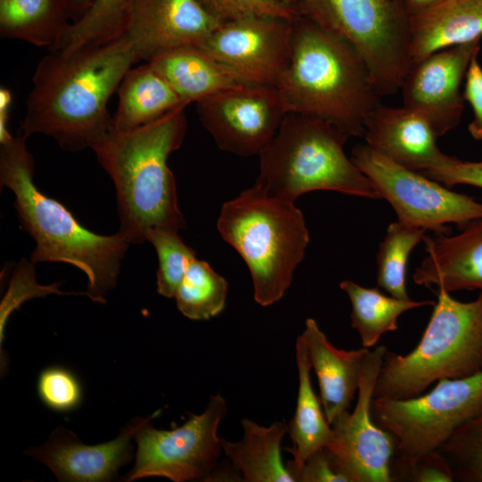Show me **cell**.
Returning <instances> with one entry per match:
<instances>
[{"mask_svg": "<svg viewBox=\"0 0 482 482\" xmlns=\"http://www.w3.org/2000/svg\"><path fill=\"white\" fill-rule=\"evenodd\" d=\"M148 59L142 41L125 30L71 51H49L35 70L19 135L43 134L71 152L91 147L112 128L111 96L129 70Z\"/></svg>", "mask_w": 482, "mask_h": 482, "instance_id": "obj_1", "label": "cell"}, {"mask_svg": "<svg viewBox=\"0 0 482 482\" xmlns=\"http://www.w3.org/2000/svg\"><path fill=\"white\" fill-rule=\"evenodd\" d=\"M186 107L132 130L112 127L90 147L113 181L119 232L129 244L145 241L152 228L178 231L185 226L167 161L185 137Z\"/></svg>", "mask_w": 482, "mask_h": 482, "instance_id": "obj_2", "label": "cell"}, {"mask_svg": "<svg viewBox=\"0 0 482 482\" xmlns=\"http://www.w3.org/2000/svg\"><path fill=\"white\" fill-rule=\"evenodd\" d=\"M26 139L18 135L0 143V184L13 192L20 222L36 242L30 261L77 267L87 278L86 295L104 303L117 284L129 243L119 231H90L62 203L44 195L33 180L34 159Z\"/></svg>", "mask_w": 482, "mask_h": 482, "instance_id": "obj_3", "label": "cell"}, {"mask_svg": "<svg viewBox=\"0 0 482 482\" xmlns=\"http://www.w3.org/2000/svg\"><path fill=\"white\" fill-rule=\"evenodd\" d=\"M287 112L324 120L349 137H363L380 104L370 72L345 40L300 15L294 21L292 54L277 87Z\"/></svg>", "mask_w": 482, "mask_h": 482, "instance_id": "obj_4", "label": "cell"}, {"mask_svg": "<svg viewBox=\"0 0 482 482\" xmlns=\"http://www.w3.org/2000/svg\"><path fill=\"white\" fill-rule=\"evenodd\" d=\"M348 137L324 120L287 113L259 154L255 186L271 197L292 203L316 190L381 199L372 182L345 154Z\"/></svg>", "mask_w": 482, "mask_h": 482, "instance_id": "obj_5", "label": "cell"}, {"mask_svg": "<svg viewBox=\"0 0 482 482\" xmlns=\"http://www.w3.org/2000/svg\"><path fill=\"white\" fill-rule=\"evenodd\" d=\"M217 227L245 262L254 300L262 306L280 300L310 240L302 211L254 185L222 205Z\"/></svg>", "mask_w": 482, "mask_h": 482, "instance_id": "obj_6", "label": "cell"}, {"mask_svg": "<svg viewBox=\"0 0 482 482\" xmlns=\"http://www.w3.org/2000/svg\"><path fill=\"white\" fill-rule=\"evenodd\" d=\"M482 371V291L463 303L438 288L437 301L418 345L408 354L386 353L374 398L416 397L433 382Z\"/></svg>", "mask_w": 482, "mask_h": 482, "instance_id": "obj_7", "label": "cell"}, {"mask_svg": "<svg viewBox=\"0 0 482 482\" xmlns=\"http://www.w3.org/2000/svg\"><path fill=\"white\" fill-rule=\"evenodd\" d=\"M297 6L302 16L351 46L380 97L401 88L411 67L403 0H302Z\"/></svg>", "mask_w": 482, "mask_h": 482, "instance_id": "obj_8", "label": "cell"}, {"mask_svg": "<svg viewBox=\"0 0 482 482\" xmlns=\"http://www.w3.org/2000/svg\"><path fill=\"white\" fill-rule=\"evenodd\" d=\"M482 411V371L439 379L428 394L397 400L372 398L373 421L395 440L393 459L411 461L437 451Z\"/></svg>", "mask_w": 482, "mask_h": 482, "instance_id": "obj_9", "label": "cell"}, {"mask_svg": "<svg viewBox=\"0 0 482 482\" xmlns=\"http://www.w3.org/2000/svg\"><path fill=\"white\" fill-rule=\"evenodd\" d=\"M351 159L403 223L445 235L449 223L462 228L482 219V202L397 164L367 144L356 145Z\"/></svg>", "mask_w": 482, "mask_h": 482, "instance_id": "obj_10", "label": "cell"}, {"mask_svg": "<svg viewBox=\"0 0 482 482\" xmlns=\"http://www.w3.org/2000/svg\"><path fill=\"white\" fill-rule=\"evenodd\" d=\"M226 413V400L218 393L211 396L203 413L191 414L182 426L173 429H157L148 419L134 436L136 462L125 480L148 477H164L174 482L211 478L222 452L218 428Z\"/></svg>", "mask_w": 482, "mask_h": 482, "instance_id": "obj_11", "label": "cell"}, {"mask_svg": "<svg viewBox=\"0 0 482 482\" xmlns=\"http://www.w3.org/2000/svg\"><path fill=\"white\" fill-rule=\"evenodd\" d=\"M195 108L218 147L240 156L259 155L288 113L277 87L251 84L220 91Z\"/></svg>", "mask_w": 482, "mask_h": 482, "instance_id": "obj_12", "label": "cell"}, {"mask_svg": "<svg viewBox=\"0 0 482 482\" xmlns=\"http://www.w3.org/2000/svg\"><path fill=\"white\" fill-rule=\"evenodd\" d=\"M386 346L378 345L365 357L360 374L357 403L330 424L333 442L327 448L347 482H393L390 464L395 455L393 436L372 420L370 407Z\"/></svg>", "mask_w": 482, "mask_h": 482, "instance_id": "obj_13", "label": "cell"}, {"mask_svg": "<svg viewBox=\"0 0 482 482\" xmlns=\"http://www.w3.org/2000/svg\"><path fill=\"white\" fill-rule=\"evenodd\" d=\"M294 21L253 15L226 21L197 46L245 84L278 87L291 60Z\"/></svg>", "mask_w": 482, "mask_h": 482, "instance_id": "obj_14", "label": "cell"}, {"mask_svg": "<svg viewBox=\"0 0 482 482\" xmlns=\"http://www.w3.org/2000/svg\"><path fill=\"white\" fill-rule=\"evenodd\" d=\"M480 39L436 52L411 65L401 87L403 106L423 116L437 137L460 122L464 99L460 87Z\"/></svg>", "mask_w": 482, "mask_h": 482, "instance_id": "obj_15", "label": "cell"}, {"mask_svg": "<svg viewBox=\"0 0 482 482\" xmlns=\"http://www.w3.org/2000/svg\"><path fill=\"white\" fill-rule=\"evenodd\" d=\"M147 420L137 417L121 428L115 439L96 445H85L71 431L58 428L44 445L25 453L46 465L59 481H110L130 461V439Z\"/></svg>", "mask_w": 482, "mask_h": 482, "instance_id": "obj_16", "label": "cell"}, {"mask_svg": "<svg viewBox=\"0 0 482 482\" xmlns=\"http://www.w3.org/2000/svg\"><path fill=\"white\" fill-rule=\"evenodd\" d=\"M221 23L200 0H128L123 30L155 54L181 45H198Z\"/></svg>", "mask_w": 482, "mask_h": 482, "instance_id": "obj_17", "label": "cell"}, {"mask_svg": "<svg viewBox=\"0 0 482 482\" xmlns=\"http://www.w3.org/2000/svg\"><path fill=\"white\" fill-rule=\"evenodd\" d=\"M364 137L374 151L418 172L456 159L439 149L437 136L428 121L404 106L378 105L365 121Z\"/></svg>", "mask_w": 482, "mask_h": 482, "instance_id": "obj_18", "label": "cell"}, {"mask_svg": "<svg viewBox=\"0 0 482 482\" xmlns=\"http://www.w3.org/2000/svg\"><path fill=\"white\" fill-rule=\"evenodd\" d=\"M427 256L412 278L419 286L436 285L447 292L482 291V219L456 235L424 237Z\"/></svg>", "mask_w": 482, "mask_h": 482, "instance_id": "obj_19", "label": "cell"}, {"mask_svg": "<svg viewBox=\"0 0 482 482\" xmlns=\"http://www.w3.org/2000/svg\"><path fill=\"white\" fill-rule=\"evenodd\" d=\"M302 337L307 345L312 368L319 382L320 400L330 425L339 414L350 409L370 350L337 349L312 318L306 320Z\"/></svg>", "mask_w": 482, "mask_h": 482, "instance_id": "obj_20", "label": "cell"}, {"mask_svg": "<svg viewBox=\"0 0 482 482\" xmlns=\"http://www.w3.org/2000/svg\"><path fill=\"white\" fill-rule=\"evenodd\" d=\"M411 65L440 50L480 39L482 0H440L409 16Z\"/></svg>", "mask_w": 482, "mask_h": 482, "instance_id": "obj_21", "label": "cell"}, {"mask_svg": "<svg viewBox=\"0 0 482 482\" xmlns=\"http://www.w3.org/2000/svg\"><path fill=\"white\" fill-rule=\"evenodd\" d=\"M147 62L164 78L187 105L245 84L228 67L194 44L164 50Z\"/></svg>", "mask_w": 482, "mask_h": 482, "instance_id": "obj_22", "label": "cell"}, {"mask_svg": "<svg viewBox=\"0 0 482 482\" xmlns=\"http://www.w3.org/2000/svg\"><path fill=\"white\" fill-rule=\"evenodd\" d=\"M117 94L119 101L112 115V127L119 131L135 129L179 106H187L147 62L129 70Z\"/></svg>", "mask_w": 482, "mask_h": 482, "instance_id": "obj_23", "label": "cell"}, {"mask_svg": "<svg viewBox=\"0 0 482 482\" xmlns=\"http://www.w3.org/2000/svg\"><path fill=\"white\" fill-rule=\"evenodd\" d=\"M295 359L299 386L295 411L287 424V433L293 445L287 448L293 459L286 464L292 478L311 454L328 447L333 442L331 426L312 386L310 377L312 364L307 345L302 335L296 339Z\"/></svg>", "mask_w": 482, "mask_h": 482, "instance_id": "obj_24", "label": "cell"}, {"mask_svg": "<svg viewBox=\"0 0 482 482\" xmlns=\"http://www.w3.org/2000/svg\"><path fill=\"white\" fill-rule=\"evenodd\" d=\"M244 436L238 442L221 438L222 451L235 470L245 482H295L283 463L281 442L287 424L275 421L270 427L260 426L248 419L242 420Z\"/></svg>", "mask_w": 482, "mask_h": 482, "instance_id": "obj_25", "label": "cell"}, {"mask_svg": "<svg viewBox=\"0 0 482 482\" xmlns=\"http://www.w3.org/2000/svg\"><path fill=\"white\" fill-rule=\"evenodd\" d=\"M71 23L63 0H0V36L54 50Z\"/></svg>", "mask_w": 482, "mask_h": 482, "instance_id": "obj_26", "label": "cell"}, {"mask_svg": "<svg viewBox=\"0 0 482 482\" xmlns=\"http://www.w3.org/2000/svg\"><path fill=\"white\" fill-rule=\"evenodd\" d=\"M352 303L351 324L360 335L362 346H374L383 334L397 329V320L403 312L426 305H435L430 300L413 301L386 296L378 287H363L352 280L339 285Z\"/></svg>", "mask_w": 482, "mask_h": 482, "instance_id": "obj_27", "label": "cell"}, {"mask_svg": "<svg viewBox=\"0 0 482 482\" xmlns=\"http://www.w3.org/2000/svg\"><path fill=\"white\" fill-rule=\"evenodd\" d=\"M228 294L226 279L205 261L196 257L189 264L176 292L180 312L191 320H209L224 308Z\"/></svg>", "mask_w": 482, "mask_h": 482, "instance_id": "obj_28", "label": "cell"}, {"mask_svg": "<svg viewBox=\"0 0 482 482\" xmlns=\"http://www.w3.org/2000/svg\"><path fill=\"white\" fill-rule=\"evenodd\" d=\"M426 229L403 223L389 224L377 254V284L390 295L408 300L406 270L409 255Z\"/></svg>", "mask_w": 482, "mask_h": 482, "instance_id": "obj_29", "label": "cell"}, {"mask_svg": "<svg viewBox=\"0 0 482 482\" xmlns=\"http://www.w3.org/2000/svg\"><path fill=\"white\" fill-rule=\"evenodd\" d=\"M128 0H96L85 14L71 22L52 50L71 51L119 36L124 29Z\"/></svg>", "mask_w": 482, "mask_h": 482, "instance_id": "obj_30", "label": "cell"}, {"mask_svg": "<svg viewBox=\"0 0 482 482\" xmlns=\"http://www.w3.org/2000/svg\"><path fill=\"white\" fill-rule=\"evenodd\" d=\"M145 241L153 245L158 256L157 291L172 298L189 264L195 258V251L181 240L178 231L165 228L148 229Z\"/></svg>", "mask_w": 482, "mask_h": 482, "instance_id": "obj_31", "label": "cell"}, {"mask_svg": "<svg viewBox=\"0 0 482 482\" xmlns=\"http://www.w3.org/2000/svg\"><path fill=\"white\" fill-rule=\"evenodd\" d=\"M453 481L482 482V411L460 427L437 450Z\"/></svg>", "mask_w": 482, "mask_h": 482, "instance_id": "obj_32", "label": "cell"}, {"mask_svg": "<svg viewBox=\"0 0 482 482\" xmlns=\"http://www.w3.org/2000/svg\"><path fill=\"white\" fill-rule=\"evenodd\" d=\"M37 393L41 401L55 411H69L81 402L82 391L77 378L70 370L52 366L38 377Z\"/></svg>", "mask_w": 482, "mask_h": 482, "instance_id": "obj_33", "label": "cell"}, {"mask_svg": "<svg viewBox=\"0 0 482 482\" xmlns=\"http://www.w3.org/2000/svg\"><path fill=\"white\" fill-rule=\"evenodd\" d=\"M204 6L222 22L253 15H267L295 20L301 13L297 5L275 0H200Z\"/></svg>", "mask_w": 482, "mask_h": 482, "instance_id": "obj_34", "label": "cell"}, {"mask_svg": "<svg viewBox=\"0 0 482 482\" xmlns=\"http://www.w3.org/2000/svg\"><path fill=\"white\" fill-rule=\"evenodd\" d=\"M59 284L41 286L36 282L34 263L22 260L12 276L9 289L1 303L0 332L1 345L4 325L10 313L20 304L32 297L44 296L48 294H69L58 289Z\"/></svg>", "mask_w": 482, "mask_h": 482, "instance_id": "obj_35", "label": "cell"}, {"mask_svg": "<svg viewBox=\"0 0 482 482\" xmlns=\"http://www.w3.org/2000/svg\"><path fill=\"white\" fill-rule=\"evenodd\" d=\"M390 474L394 481L452 482L451 469L445 458L432 452L411 461L392 459Z\"/></svg>", "mask_w": 482, "mask_h": 482, "instance_id": "obj_36", "label": "cell"}, {"mask_svg": "<svg viewBox=\"0 0 482 482\" xmlns=\"http://www.w3.org/2000/svg\"><path fill=\"white\" fill-rule=\"evenodd\" d=\"M420 173L445 187L462 184L482 188V162H468L456 158L450 164L425 170Z\"/></svg>", "mask_w": 482, "mask_h": 482, "instance_id": "obj_37", "label": "cell"}, {"mask_svg": "<svg viewBox=\"0 0 482 482\" xmlns=\"http://www.w3.org/2000/svg\"><path fill=\"white\" fill-rule=\"evenodd\" d=\"M293 478L295 482H347L327 447L311 454Z\"/></svg>", "mask_w": 482, "mask_h": 482, "instance_id": "obj_38", "label": "cell"}, {"mask_svg": "<svg viewBox=\"0 0 482 482\" xmlns=\"http://www.w3.org/2000/svg\"><path fill=\"white\" fill-rule=\"evenodd\" d=\"M478 55L473 56L469 65L462 96L474 112V119L468 127L469 132L474 139L482 140V68Z\"/></svg>", "mask_w": 482, "mask_h": 482, "instance_id": "obj_39", "label": "cell"}, {"mask_svg": "<svg viewBox=\"0 0 482 482\" xmlns=\"http://www.w3.org/2000/svg\"><path fill=\"white\" fill-rule=\"evenodd\" d=\"M12 104V94L7 88L0 90V143L12 137L7 129V120Z\"/></svg>", "mask_w": 482, "mask_h": 482, "instance_id": "obj_40", "label": "cell"}, {"mask_svg": "<svg viewBox=\"0 0 482 482\" xmlns=\"http://www.w3.org/2000/svg\"><path fill=\"white\" fill-rule=\"evenodd\" d=\"M71 22L81 18L96 0H63Z\"/></svg>", "mask_w": 482, "mask_h": 482, "instance_id": "obj_41", "label": "cell"}, {"mask_svg": "<svg viewBox=\"0 0 482 482\" xmlns=\"http://www.w3.org/2000/svg\"><path fill=\"white\" fill-rule=\"evenodd\" d=\"M407 13L412 15L440 0H403Z\"/></svg>", "mask_w": 482, "mask_h": 482, "instance_id": "obj_42", "label": "cell"}, {"mask_svg": "<svg viewBox=\"0 0 482 482\" xmlns=\"http://www.w3.org/2000/svg\"><path fill=\"white\" fill-rule=\"evenodd\" d=\"M283 4L297 5L302 0H275Z\"/></svg>", "mask_w": 482, "mask_h": 482, "instance_id": "obj_43", "label": "cell"}]
</instances>
